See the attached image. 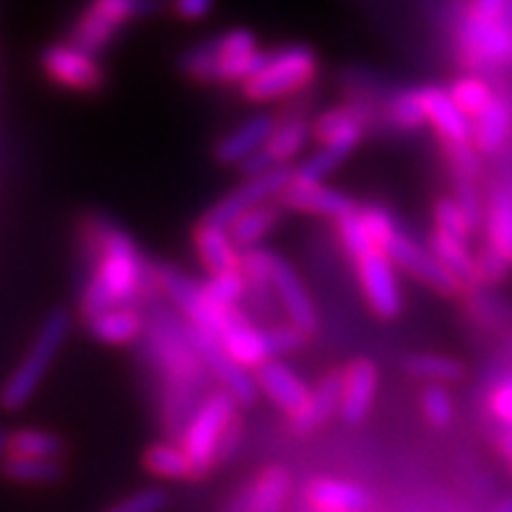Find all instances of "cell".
<instances>
[{
	"instance_id": "1",
	"label": "cell",
	"mask_w": 512,
	"mask_h": 512,
	"mask_svg": "<svg viewBox=\"0 0 512 512\" xmlns=\"http://www.w3.org/2000/svg\"><path fill=\"white\" fill-rule=\"evenodd\" d=\"M84 242L91 253V279L81 294V315L91 318L110 307H136L156 268L146 266L138 245L110 219L94 214L84 224Z\"/></svg>"
},
{
	"instance_id": "2",
	"label": "cell",
	"mask_w": 512,
	"mask_h": 512,
	"mask_svg": "<svg viewBox=\"0 0 512 512\" xmlns=\"http://www.w3.org/2000/svg\"><path fill=\"white\" fill-rule=\"evenodd\" d=\"M149 357L164 383V427L169 435H182V429L203 401L208 367L195 351L188 336V325H177L172 315L156 312L146 331Z\"/></svg>"
},
{
	"instance_id": "3",
	"label": "cell",
	"mask_w": 512,
	"mask_h": 512,
	"mask_svg": "<svg viewBox=\"0 0 512 512\" xmlns=\"http://www.w3.org/2000/svg\"><path fill=\"white\" fill-rule=\"evenodd\" d=\"M250 29H229L182 52L180 71L201 84H245L266 60Z\"/></svg>"
},
{
	"instance_id": "4",
	"label": "cell",
	"mask_w": 512,
	"mask_h": 512,
	"mask_svg": "<svg viewBox=\"0 0 512 512\" xmlns=\"http://www.w3.org/2000/svg\"><path fill=\"white\" fill-rule=\"evenodd\" d=\"M71 312L68 310H52L42 325H39L37 336H34L32 349L26 351V357L16 364V370L8 375V380L0 388V409L3 411H19L39 390L45 380L50 364L60 354L63 344L68 341L71 333Z\"/></svg>"
},
{
	"instance_id": "5",
	"label": "cell",
	"mask_w": 512,
	"mask_h": 512,
	"mask_svg": "<svg viewBox=\"0 0 512 512\" xmlns=\"http://www.w3.org/2000/svg\"><path fill=\"white\" fill-rule=\"evenodd\" d=\"M320 60L310 45H286L266 52L258 71L242 84L250 102H276L305 91L318 78Z\"/></svg>"
},
{
	"instance_id": "6",
	"label": "cell",
	"mask_w": 512,
	"mask_h": 512,
	"mask_svg": "<svg viewBox=\"0 0 512 512\" xmlns=\"http://www.w3.org/2000/svg\"><path fill=\"white\" fill-rule=\"evenodd\" d=\"M237 406L240 403L229 390H211L182 429L180 445L188 453L198 479H206L219 463V445L237 422Z\"/></svg>"
},
{
	"instance_id": "7",
	"label": "cell",
	"mask_w": 512,
	"mask_h": 512,
	"mask_svg": "<svg viewBox=\"0 0 512 512\" xmlns=\"http://www.w3.org/2000/svg\"><path fill=\"white\" fill-rule=\"evenodd\" d=\"M162 0H89L71 29V42L89 52H102L133 21L149 19Z\"/></svg>"
},
{
	"instance_id": "8",
	"label": "cell",
	"mask_w": 512,
	"mask_h": 512,
	"mask_svg": "<svg viewBox=\"0 0 512 512\" xmlns=\"http://www.w3.org/2000/svg\"><path fill=\"white\" fill-rule=\"evenodd\" d=\"M455 45L466 65L487 68V65L512 63V21H481L471 13H463L455 21Z\"/></svg>"
},
{
	"instance_id": "9",
	"label": "cell",
	"mask_w": 512,
	"mask_h": 512,
	"mask_svg": "<svg viewBox=\"0 0 512 512\" xmlns=\"http://www.w3.org/2000/svg\"><path fill=\"white\" fill-rule=\"evenodd\" d=\"M39 65H42V71H45L52 84L63 86V89L94 94V91L104 89V84H107V73L99 63L97 52L73 45L71 39L47 45L39 55Z\"/></svg>"
},
{
	"instance_id": "10",
	"label": "cell",
	"mask_w": 512,
	"mask_h": 512,
	"mask_svg": "<svg viewBox=\"0 0 512 512\" xmlns=\"http://www.w3.org/2000/svg\"><path fill=\"white\" fill-rule=\"evenodd\" d=\"M294 180V169L292 167H276L266 175H258V177H245L242 185H237L234 190H229L227 195H221L219 201L214 206L208 208L206 216L201 221L206 224H214V227H224L229 229L237 216L247 208L260 206V203H268V201H276L281 198V193L286 190V185Z\"/></svg>"
},
{
	"instance_id": "11",
	"label": "cell",
	"mask_w": 512,
	"mask_h": 512,
	"mask_svg": "<svg viewBox=\"0 0 512 512\" xmlns=\"http://www.w3.org/2000/svg\"><path fill=\"white\" fill-rule=\"evenodd\" d=\"M185 325H188V336L190 341H193L195 351L201 354L208 372L219 380L221 388L229 390V393L237 398L240 406H250V403H255V398H258L260 393L255 372L245 370V367H242V364L237 362L227 349H224V344H221L214 333L203 331V328H198V325H190V323Z\"/></svg>"
},
{
	"instance_id": "12",
	"label": "cell",
	"mask_w": 512,
	"mask_h": 512,
	"mask_svg": "<svg viewBox=\"0 0 512 512\" xmlns=\"http://www.w3.org/2000/svg\"><path fill=\"white\" fill-rule=\"evenodd\" d=\"M354 263H357L359 284H362V292L372 312L383 320L398 318L403 310V297L398 289L396 263L390 260V255L383 247H370L357 255Z\"/></svg>"
},
{
	"instance_id": "13",
	"label": "cell",
	"mask_w": 512,
	"mask_h": 512,
	"mask_svg": "<svg viewBox=\"0 0 512 512\" xmlns=\"http://www.w3.org/2000/svg\"><path fill=\"white\" fill-rule=\"evenodd\" d=\"M385 253L390 255V260H393L398 268H403V271L411 273L414 279L432 286L435 292L453 297V294H458L463 289V281L437 258L432 247L427 250V247L419 245L414 237H409V234L401 232V229L390 237V242L385 245Z\"/></svg>"
},
{
	"instance_id": "14",
	"label": "cell",
	"mask_w": 512,
	"mask_h": 512,
	"mask_svg": "<svg viewBox=\"0 0 512 512\" xmlns=\"http://www.w3.org/2000/svg\"><path fill=\"white\" fill-rule=\"evenodd\" d=\"M419 97H422L424 112H427V123L442 138L445 149L474 143V123L453 102L448 89H442V86H419Z\"/></svg>"
},
{
	"instance_id": "15",
	"label": "cell",
	"mask_w": 512,
	"mask_h": 512,
	"mask_svg": "<svg viewBox=\"0 0 512 512\" xmlns=\"http://www.w3.org/2000/svg\"><path fill=\"white\" fill-rule=\"evenodd\" d=\"M271 289L279 297L281 305H284L289 323L302 328L307 336L318 331V310H315V302H312L310 292L299 281L297 271L289 266V260H284L276 253L271 258Z\"/></svg>"
},
{
	"instance_id": "16",
	"label": "cell",
	"mask_w": 512,
	"mask_h": 512,
	"mask_svg": "<svg viewBox=\"0 0 512 512\" xmlns=\"http://www.w3.org/2000/svg\"><path fill=\"white\" fill-rule=\"evenodd\" d=\"M284 203V208H292V211H302V214H318L325 219L338 221L341 216L351 214L354 208H359L354 203V198H349L341 190L325 185V182H305L294 177L286 190L279 198Z\"/></svg>"
},
{
	"instance_id": "17",
	"label": "cell",
	"mask_w": 512,
	"mask_h": 512,
	"mask_svg": "<svg viewBox=\"0 0 512 512\" xmlns=\"http://www.w3.org/2000/svg\"><path fill=\"white\" fill-rule=\"evenodd\" d=\"M380 385V370L367 357L351 359L344 367V396H341V419L351 427L362 424L372 411Z\"/></svg>"
},
{
	"instance_id": "18",
	"label": "cell",
	"mask_w": 512,
	"mask_h": 512,
	"mask_svg": "<svg viewBox=\"0 0 512 512\" xmlns=\"http://www.w3.org/2000/svg\"><path fill=\"white\" fill-rule=\"evenodd\" d=\"M255 380H258L260 393H263L273 406H279L284 414H289V419L297 416L299 411L305 409V403L310 401L312 390L294 375V370H289V367H286L284 362H279V359H271V362H266L263 367H258V370H255Z\"/></svg>"
},
{
	"instance_id": "19",
	"label": "cell",
	"mask_w": 512,
	"mask_h": 512,
	"mask_svg": "<svg viewBox=\"0 0 512 512\" xmlns=\"http://www.w3.org/2000/svg\"><path fill=\"white\" fill-rule=\"evenodd\" d=\"M364 130H367V117L354 107H331L320 112L312 123V138L320 146L331 149L354 151L362 143Z\"/></svg>"
},
{
	"instance_id": "20",
	"label": "cell",
	"mask_w": 512,
	"mask_h": 512,
	"mask_svg": "<svg viewBox=\"0 0 512 512\" xmlns=\"http://www.w3.org/2000/svg\"><path fill=\"white\" fill-rule=\"evenodd\" d=\"M279 120L273 115H255L250 117L247 123H242L240 128H234L232 133L221 138L216 143L214 156L216 162L221 164H242L247 162L250 156L258 154L263 146L268 143V138L273 136V130H276Z\"/></svg>"
},
{
	"instance_id": "21",
	"label": "cell",
	"mask_w": 512,
	"mask_h": 512,
	"mask_svg": "<svg viewBox=\"0 0 512 512\" xmlns=\"http://www.w3.org/2000/svg\"><path fill=\"white\" fill-rule=\"evenodd\" d=\"M341 396H344V370H336L320 380L318 388L310 393L305 409L289 419L294 435H310L333 414H341Z\"/></svg>"
},
{
	"instance_id": "22",
	"label": "cell",
	"mask_w": 512,
	"mask_h": 512,
	"mask_svg": "<svg viewBox=\"0 0 512 512\" xmlns=\"http://www.w3.org/2000/svg\"><path fill=\"white\" fill-rule=\"evenodd\" d=\"M193 242L195 253H198L201 263L206 266L208 276L237 271V268H240L242 250L237 247V242L232 240L229 229L214 227V224L201 221L193 232Z\"/></svg>"
},
{
	"instance_id": "23",
	"label": "cell",
	"mask_w": 512,
	"mask_h": 512,
	"mask_svg": "<svg viewBox=\"0 0 512 512\" xmlns=\"http://www.w3.org/2000/svg\"><path fill=\"white\" fill-rule=\"evenodd\" d=\"M305 500L315 512H364L370 507V494L357 484L338 479L307 481Z\"/></svg>"
},
{
	"instance_id": "24",
	"label": "cell",
	"mask_w": 512,
	"mask_h": 512,
	"mask_svg": "<svg viewBox=\"0 0 512 512\" xmlns=\"http://www.w3.org/2000/svg\"><path fill=\"white\" fill-rule=\"evenodd\" d=\"M86 331L107 346H128L146 331V320L136 307H110L86 318Z\"/></svg>"
},
{
	"instance_id": "25",
	"label": "cell",
	"mask_w": 512,
	"mask_h": 512,
	"mask_svg": "<svg viewBox=\"0 0 512 512\" xmlns=\"http://www.w3.org/2000/svg\"><path fill=\"white\" fill-rule=\"evenodd\" d=\"M281 211H284V203L268 201L260 203V206L247 208L242 211L237 219L229 224V234L232 240L237 242L240 250H250V247H258L260 242L266 240L268 234L276 229V224L281 221Z\"/></svg>"
},
{
	"instance_id": "26",
	"label": "cell",
	"mask_w": 512,
	"mask_h": 512,
	"mask_svg": "<svg viewBox=\"0 0 512 512\" xmlns=\"http://www.w3.org/2000/svg\"><path fill=\"white\" fill-rule=\"evenodd\" d=\"M250 512H284L292 474L284 466H268L250 484Z\"/></svg>"
},
{
	"instance_id": "27",
	"label": "cell",
	"mask_w": 512,
	"mask_h": 512,
	"mask_svg": "<svg viewBox=\"0 0 512 512\" xmlns=\"http://www.w3.org/2000/svg\"><path fill=\"white\" fill-rule=\"evenodd\" d=\"M143 468L159 479L169 481H198L188 453L177 442H154L143 450Z\"/></svg>"
},
{
	"instance_id": "28",
	"label": "cell",
	"mask_w": 512,
	"mask_h": 512,
	"mask_svg": "<svg viewBox=\"0 0 512 512\" xmlns=\"http://www.w3.org/2000/svg\"><path fill=\"white\" fill-rule=\"evenodd\" d=\"M512 128V110L505 99H494L484 115L474 120V146L479 154H500Z\"/></svg>"
},
{
	"instance_id": "29",
	"label": "cell",
	"mask_w": 512,
	"mask_h": 512,
	"mask_svg": "<svg viewBox=\"0 0 512 512\" xmlns=\"http://www.w3.org/2000/svg\"><path fill=\"white\" fill-rule=\"evenodd\" d=\"M0 474L19 484H58L65 479L63 461L32 458V455H8L0 463Z\"/></svg>"
},
{
	"instance_id": "30",
	"label": "cell",
	"mask_w": 512,
	"mask_h": 512,
	"mask_svg": "<svg viewBox=\"0 0 512 512\" xmlns=\"http://www.w3.org/2000/svg\"><path fill=\"white\" fill-rule=\"evenodd\" d=\"M310 138L312 125H307V120H302V117L286 120V123L276 125V130H273V136L263 146V151L268 154L273 167H289V162H294L302 154V149H305Z\"/></svg>"
},
{
	"instance_id": "31",
	"label": "cell",
	"mask_w": 512,
	"mask_h": 512,
	"mask_svg": "<svg viewBox=\"0 0 512 512\" xmlns=\"http://www.w3.org/2000/svg\"><path fill=\"white\" fill-rule=\"evenodd\" d=\"M429 247H432L437 258L463 281V286L479 284V276H476V258L471 255V250H468L466 240H458L453 234L435 229L432 240H429Z\"/></svg>"
},
{
	"instance_id": "32",
	"label": "cell",
	"mask_w": 512,
	"mask_h": 512,
	"mask_svg": "<svg viewBox=\"0 0 512 512\" xmlns=\"http://www.w3.org/2000/svg\"><path fill=\"white\" fill-rule=\"evenodd\" d=\"M403 370L409 372L416 380H424V383H458L466 375V367L463 362L453 357H442V354H409L403 359Z\"/></svg>"
},
{
	"instance_id": "33",
	"label": "cell",
	"mask_w": 512,
	"mask_h": 512,
	"mask_svg": "<svg viewBox=\"0 0 512 512\" xmlns=\"http://www.w3.org/2000/svg\"><path fill=\"white\" fill-rule=\"evenodd\" d=\"M68 453L63 437L52 435L47 429H16L8 440V455H32V458H55L63 461V455Z\"/></svg>"
},
{
	"instance_id": "34",
	"label": "cell",
	"mask_w": 512,
	"mask_h": 512,
	"mask_svg": "<svg viewBox=\"0 0 512 512\" xmlns=\"http://www.w3.org/2000/svg\"><path fill=\"white\" fill-rule=\"evenodd\" d=\"M487 232L492 250L512 266V193H497L487 214Z\"/></svg>"
},
{
	"instance_id": "35",
	"label": "cell",
	"mask_w": 512,
	"mask_h": 512,
	"mask_svg": "<svg viewBox=\"0 0 512 512\" xmlns=\"http://www.w3.org/2000/svg\"><path fill=\"white\" fill-rule=\"evenodd\" d=\"M450 97H453V102L461 107L463 112H466L471 120H476L479 115H484V112L492 107V102L497 99V94H494L492 86L484 81V78L479 76H463L458 78L453 86H450Z\"/></svg>"
},
{
	"instance_id": "36",
	"label": "cell",
	"mask_w": 512,
	"mask_h": 512,
	"mask_svg": "<svg viewBox=\"0 0 512 512\" xmlns=\"http://www.w3.org/2000/svg\"><path fill=\"white\" fill-rule=\"evenodd\" d=\"M388 120L401 130H416L427 125V112H424L419 86L416 89H401L388 99Z\"/></svg>"
},
{
	"instance_id": "37",
	"label": "cell",
	"mask_w": 512,
	"mask_h": 512,
	"mask_svg": "<svg viewBox=\"0 0 512 512\" xmlns=\"http://www.w3.org/2000/svg\"><path fill=\"white\" fill-rule=\"evenodd\" d=\"M203 289L214 302L227 307H237L240 299L245 297L247 289H250V281L242 273V268L227 273H216V276H208V281H203Z\"/></svg>"
},
{
	"instance_id": "38",
	"label": "cell",
	"mask_w": 512,
	"mask_h": 512,
	"mask_svg": "<svg viewBox=\"0 0 512 512\" xmlns=\"http://www.w3.org/2000/svg\"><path fill=\"white\" fill-rule=\"evenodd\" d=\"M435 224L440 232H448L458 240H466L474 234L476 221L471 219L463 203L458 198H440L435 206Z\"/></svg>"
},
{
	"instance_id": "39",
	"label": "cell",
	"mask_w": 512,
	"mask_h": 512,
	"mask_svg": "<svg viewBox=\"0 0 512 512\" xmlns=\"http://www.w3.org/2000/svg\"><path fill=\"white\" fill-rule=\"evenodd\" d=\"M349 154L351 151L320 146V151H315L307 162L294 167V177L305 182H325V177L333 175V172H336V169L349 159Z\"/></svg>"
},
{
	"instance_id": "40",
	"label": "cell",
	"mask_w": 512,
	"mask_h": 512,
	"mask_svg": "<svg viewBox=\"0 0 512 512\" xmlns=\"http://www.w3.org/2000/svg\"><path fill=\"white\" fill-rule=\"evenodd\" d=\"M422 411L432 427L437 429L448 427V424L453 422V414H455L453 398H450L448 388L437 383H427V388L422 390Z\"/></svg>"
},
{
	"instance_id": "41",
	"label": "cell",
	"mask_w": 512,
	"mask_h": 512,
	"mask_svg": "<svg viewBox=\"0 0 512 512\" xmlns=\"http://www.w3.org/2000/svg\"><path fill=\"white\" fill-rule=\"evenodd\" d=\"M266 333V344L268 351H271V359L286 357V354H294L305 346L307 336L302 328H297L294 323H284V325H271V328H263Z\"/></svg>"
},
{
	"instance_id": "42",
	"label": "cell",
	"mask_w": 512,
	"mask_h": 512,
	"mask_svg": "<svg viewBox=\"0 0 512 512\" xmlns=\"http://www.w3.org/2000/svg\"><path fill=\"white\" fill-rule=\"evenodd\" d=\"M169 507V494L159 487L138 489L123 500H117L102 512H164Z\"/></svg>"
},
{
	"instance_id": "43",
	"label": "cell",
	"mask_w": 512,
	"mask_h": 512,
	"mask_svg": "<svg viewBox=\"0 0 512 512\" xmlns=\"http://www.w3.org/2000/svg\"><path fill=\"white\" fill-rule=\"evenodd\" d=\"M359 216H362L364 232H367V237H370L372 247H383L385 250V245L390 242V237L398 232L393 216H390L383 206L359 208Z\"/></svg>"
},
{
	"instance_id": "44",
	"label": "cell",
	"mask_w": 512,
	"mask_h": 512,
	"mask_svg": "<svg viewBox=\"0 0 512 512\" xmlns=\"http://www.w3.org/2000/svg\"><path fill=\"white\" fill-rule=\"evenodd\" d=\"M507 271H510V263H507L497 250H492V247H489L487 253H481L479 258H476V276H479V284H497V281L505 279Z\"/></svg>"
},
{
	"instance_id": "45",
	"label": "cell",
	"mask_w": 512,
	"mask_h": 512,
	"mask_svg": "<svg viewBox=\"0 0 512 512\" xmlns=\"http://www.w3.org/2000/svg\"><path fill=\"white\" fill-rule=\"evenodd\" d=\"M466 13L481 21H510V0H468Z\"/></svg>"
},
{
	"instance_id": "46",
	"label": "cell",
	"mask_w": 512,
	"mask_h": 512,
	"mask_svg": "<svg viewBox=\"0 0 512 512\" xmlns=\"http://www.w3.org/2000/svg\"><path fill=\"white\" fill-rule=\"evenodd\" d=\"M172 13L182 21H203L211 16L216 0H172Z\"/></svg>"
},
{
	"instance_id": "47",
	"label": "cell",
	"mask_w": 512,
	"mask_h": 512,
	"mask_svg": "<svg viewBox=\"0 0 512 512\" xmlns=\"http://www.w3.org/2000/svg\"><path fill=\"white\" fill-rule=\"evenodd\" d=\"M492 411L505 427L512 429V380L502 383L492 393Z\"/></svg>"
},
{
	"instance_id": "48",
	"label": "cell",
	"mask_w": 512,
	"mask_h": 512,
	"mask_svg": "<svg viewBox=\"0 0 512 512\" xmlns=\"http://www.w3.org/2000/svg\"><path fill=\"white\" fill-rule=\"evenodd\" d=\"M240 437H242V422L237 419V422L229 427V432L224 435V440H221L219 445V463H227L229 458H232L234 453H237V445H240Z\"/></svg>"
},
{
	"instance_id": "49",
	"label": "cell",
	"mask_w": 512,
	"mask_h": 512,
	"mask_svg": "<svg viewBox=\"0 0 512 512\" xmlns=\"http://www.w3.org/2000/svg\"><path fill=\"white\" fill-rule=\"evenodd\" d=\"M219 512H250V487H242Z\"/></svg>"
},
{
	"instance_id": "50",
	"label": "cell",
	"mask_w": 512,
	"mask_h": 512,
	"mask_svg": "<svg viewBox=\"0 0 512 512\" xmlns=\"http://www.w3.org/2000/svg\"><path fill=\"white\" fill-rule=\"evenodd\" d=\"M500 450H502V455H505L507 461L512 463V429L510 427H507L505 435L500 437Z\"/></svg>"
},
{
	"instance_id": "51",
	"label": "cell",
	"mask_w": 512,
	"mask_h": 512,
	"mask_svg": "<svg viewBox=\"0 0 512 512\" xmlns=\"http://www.w3.org/2000/svg\"><path fill=\"white\" fill-rule=\"evenodd\" d=\"M492 512H512V494L502 497V500L492 507Z\"/></svg>"
},
{
	"instance_id": "52",
	"label": "cell",
	"mask_w": 512,
	"mask_h": 512,
	"mask_svg": "<svg viewBox=\"0 0 512 512\" xmlns=\"http://www.w3.org/2000/svg\"><path fill=\"white\" fill-rule=\"evenodd\" d=\"M8 440H11V432H6V429H0V455L8 453Z\"/></svg>"
},
{
	"instance_id": "53",
	"label": "cell",
	"mask_w": 512,
	"mask_h": 512,
	"mask_svg": "<svg viewBox=\"0 0 512 512\" xmlns=\"http://www.w3.org/2000/svg\"><path fill=\"white\" fill-rule=\"evenodd\" d=\"M510 468H512V463H510Z\"/></svg>"
}]
</instances>
